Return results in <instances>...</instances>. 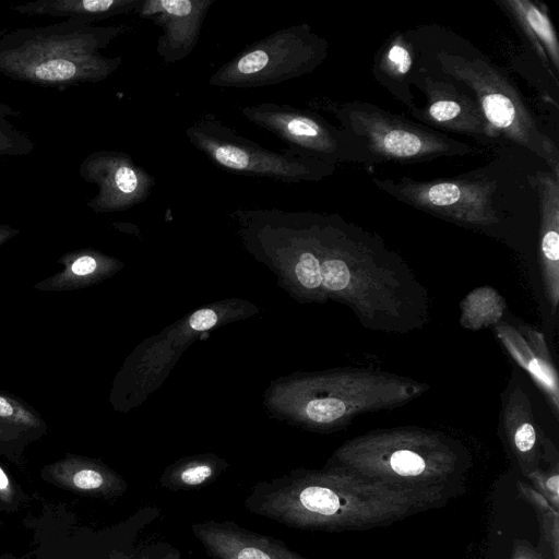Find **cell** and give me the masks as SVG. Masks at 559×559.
<instances>
[{
  "mask_svg": "<svg viewBox=\"0 0 559 559\" xmlns=\"http://www.w3.org/2000/svg\"><path fill=\"white\" fill-rule=\"evenodd\" d=\"M453 493L366 478L337 467L299 468L257 483L246 509L290 528L326 533L392 525L444 507Z\"/></svg>",
  "mask_w": 559,
  "mask_h": 559,
  "instance_id": "1",
  "label": "cell"
},
{
  "mask_svg": "<svg viewBox=\"0 0 559 559\" xmlns=\"http://www.w3.org/2000/svg\"><path fill=\"white\" fill-rule=\"evenodd\" d=\"M131 29L128 24L99 26L66 19L11 31L0 38V74L58 91L104 81L118 70L122 57H105L100 50Z\"/></svg>",
  "mask_w": 559,
  "mask_h": 559,
  "instance_id": "2",
  "label": "cell"
},
{
  "mask_svg": "<svg viewBox=\"0 0 559 559\" xmlns=\"http://www.w3.org/2000/svg\"><path fill=\"white\" fill-rule=\"evenodd\" d=\"M324 467H337L373 480L460 497L466 491L471 460L462 445L436 436L383 433L341 447Z\"/></svg>",
  "mask_w": 559,
  "mask_h": 559,
  "instance_id": "3",
  "label": "cell"
},
{
  "mask_svg": "<svg viewBox=\"0 0 559 559\" xmlns=\"http://www.w3.org/2000/svg\"><path fill=\"white\" fill-rule=\"evenodd\" d=\"M437 63L447 76L467 86L487 124L498 138H504L543 158L559 176V150L537 127L536 120L513 83L490 62L473 57L439 52Z\"/></svg>",
  "mask_w": 559,
  "mask_h": 559,
  "instance_id": "4",
  "label": "cell"
},
{
  "mask_svg": "<svg viewBox=\"0 0 559 559\" xmlns=\"http://www.w3.org/2000/svg\"><path fill=\"white\" fill-rule=\"evenodd\" d=\"M340 128L353 140L361 163L421 162L462 156L473 146L376 105L350 102L333 106Z\"/></svg>",
  "mask_w": 559,
  "mask_h": 559,
  "instance_id": "5",
  "label": "cell"
},
{
  "mask_svg": "<svg viewBox=\"0 0 559 559\" xmlns=\"http://www.w3.org/2000/svg\"><path fill=\"white\" fill-rule=\"evenodd\" d=\"M188 141L215 166L229 173L283 183L317 182L336 166L290 150L271 151L238 134L214 115L200 116L185 131Z\"/></svg>",
  "mask_w": 559,
  "mask_h": 559,
  "instance_id": "6",
  "label": "cell"
},
{
  "mask_svg": "<svg viewBox=\"0 0 559 559\" xmlns=\"http://www.w3.org/2000/svg\"><path fill=\"white\" fill-rule=\"evenodd\" d=\"M328 41L307 23L280 28L247 45L209 79L214 87L276 85L314 71L326 58Z\"/></svg>",
  "mask_w": 559,
  "mask_h": 559,
  "instance_id": "7",
  "label": "cell"
},
{
  "mask_svg": "<svg viewBox=\"0 0 559 559\" xmlns=\"http://www.w3.org/2000/svg\"><path fill=\"white\" fill-rule=\"evenodd\" d=\"M373 183L396 200L443 219L478 226L499 221L492 200L496 180L402 177L397 180L377 178Z\"/></svg>",
  "mask_w": 559,
  "mask_h": 559,
  "instance_id": "8",
  "label": "cell"
},
{
  "mask_svg": "<svg viewBox=\"0 0 559 559\" xmlns=\"http://www.w3.org/2000/svg\"><path fill=\"white\" fill-rule=\"evenodd\" d=\"M253 124L288 144V150L328 164L361 163L350 136L320 115L287 104L261 103L240 108Z\"/></svg>",
  "mask_w": 559,
  "mask_h": 559,
  "instance_id": "9",
  "label": "cell"
},
{
  "mask_svg": "<svg viewBox=\"0 0 559 559\" xmlns=\"http://www.w3.org/2000/svg\"><path fill=\"white\" fill-rule=\"evenodd\" d=\"M80 177L97 187L86 202L95 213L130 210L146 201L155 178L132 157L120 151L100 150L88 154L79 166Z\"/></svg>",
  "mask_w": 559,
  "mask_h": 559,
  "instance_id": "10",
  "label": "cell"
},
{
  "mask_svg": "<svg viewBox=\"0 0 559 559\" xmlns=\"http://www.w3.org/2000/svg\"><path fill=\"white\" fill-rule=\"evenodd\" d=\"M414 83L423 91L426 104L412 108L418 120L442 130L476 138L497 139L474 97L462 92L450 80L435 78L426 71L412 75Z\"/></svg>",
  "mask_w": 559,
  "mask_h": 559,
  "instance_id": "11",
  "label": "cell"
},
{
  "mask_svg": "<svg viewBox=\"0 0 559 559\" xmlns=\"http://www.w3.org/2000/svg\"><path fill=\"white\" fill-rule=\"evenodd\" d=\"M215 0H142L135 13L162 28L156 51L165 63L186 59L195 48Z\"/></svg>",
  "mask_w": 559,
  "mask_h": 559,
  "instance_id": "12",
  "label": "cell"
},
{
  "mask_svg": "<svg viewBox=\"0 0 559 559\" xmlns=\"http://www.w3.org/2000/svg\"><path fill=\"white\" fill-rule=\"evenodd\" d=\"M191 532L212 559H308L284 542L234 521L195 522Z\"/></svg>",
  "mask_w": 559,
  "mask_h": 559,
  "instance_id": "13",
  "label": "cell"
},
{
  "mask_svg": "<svg viewBox=\"0 0 559 559\" xmlns=\"http://www.w3.org/2000/svg\"><path fill=\"white\" fill-rule=\"evenodd\" d=\"M57 263L62 269L36 283V290L60 293L85 288L112 275L120 267L115 258L93 248L68 251L57 259Z\"/></svg>",
  "mask_w": 559,
  "mask_h": 559,
  "instance_id": "14",
  "label": "cell"
},
{
  "mask_svg": "<svg viewBox=\"0 0 559 559\" xmlns=\"http://www.w3.org/2000/svg\"><path fill=\"white\" fill-rule=\"evenodd\" d=\"M498 3L512 16L558 83L559 41L547 8L530 0H501Z\"/></svg>",
  "mask_w": 559,
  "mask_h": 559,
  "instance_id": "15",
  "label": "cell"
},
{
  "mask_svg": "<svg viewBox=\"0 0 559 559\" xmlns=\"http://www.w3.org/2000/svg\"><path fill=\"white\" fill-rule=\"evenodd\" d=\"M142 0H36L13 8L23 15L84 19L93 23L135 12Z\"/></svg>",
  "mask_w": 559,
  "mask_h": 559,
  "instance_id": "16",
  "label": "cell"
},
{
  "mask_svg": "<svg viewBox=\"0 0 559 559\" xmlns=\"http://www.w3.org/2000/svg\"><path fill=\"white\" fill-rule=\"evenodd\" d=\"M538 197L540 213V253L549 271H558L559 260V176L538 170L527 177Z\"/></svg>",
  "mask_w": 559,
  "mask_h": 559,
  "instance_id": "17",
  "label": "cell"
},
{
  "mask_svg": "<svg viewBox=\"0 0 559 559\" xmlns=\"http://www.w3.org/2000/svg\"><path fill=\"white\" fill-rule=\"evenodd\" d=\"M46 430L47 424L37 409L0 388V445H21Z\"/></svg>",
  "mask_w": 559,
  "mask_h": 559,
  "instance_id": "18",
  "label": "cell"
},
{
  "mask_svg": "<svg viewBox=\"0 0 559 559\" xmlns=\"http://www.w3.org/2000/svg\"><path fill=\"white\" fill-rule=\"evenodd\" d=\"M412 66L411 44L396 35L384 45L374 67L377 79L409 108L414 107L409 92Z\"/></svg>",
  "mask_w": 559,
  "mask_h": 559,
  "instance_id": "19",
  "label": "cell"
},
{
  "mask_svg": "<svg viewBox=\"0 0 559 559\" xmlns=\"http://www.w3.org/2000/svg\"><path fill=\"white\" fill-rule=\"evenodd\" d=\"M227 463L215 455L186 457L169 465L159 478L160 486L171 491L203 488L224 472Z\"/></svg>",
  "mask_w": 559,
  "mask_h": 559,
  "instance_id": "20",
  "label": "cell"
},
{
  "mask_svg": "<svg viewBox=\"0 0 559 559\" xmlns=\"http://www.w3.org/2000/svg\"><path fill=\"white\" fill-rule=\"evenodd\" d=\"M516 490L535 511L539 525V539L548 545L551 559H559V510L526 483L518 481Z\"/></svg>",
  "mask_w": 559,
  "mask_h": 559,
  "instance_id": "21",
  "label": "cell"
},
{
  "mask_svg": "<svg viewBox=\"0 0 559 559\" xmlns=\"http://www.w3.org/2000/svg\"><path fill=\"white\" fill-rule=\"evenodd\" d=\"M15 115L9 105L0 103V157L26 156L35 148L33 140L9 119Z\"/></svg>",
  "mask_w": 559,
  "mask_h": 559,
  "instance_id": "22",
  "label": "cell"
},
{
  "mask_svg": "<svg viewBox=\"0 0 559 559\" xmlns=\"http://www.w3.org/2000/svg\"><path fill=\"white\" fill-rule=\"evenodd\" d=\"M527 478L535 488L555 509L559 510V472L558 465L548 471L538 467Z\"/></svg>",
  "mask_w": 559,
  "mask_h": 559,
  "instance_id": "23",
  "label": "cell"
},
{
  "mask_svg": "<svg viewBox=\"0 0 559 559\" xmlns=\"http://www.w3.org/2000/svg\"><path fill=\"white\" fill-rule=\"evenodd\" d=\"M507 559H551L548 545L538 540L537 545L524 538H515Z\"/></svg>",
  "mask_w": 559,
  "mask_h": 559,
  "instance_id": "24",
  "label": "cell"
},
{
  "mask_svg": "<svg viewBox=\"0 0 559 559\" xmlns=\"http://www.w3.org/2000/svg\"><path fill=\"white\" fill-rule=\"evenodd\" d=\"M73 484L80 489H99L105 487L108 481L122 484L121 480L108 479L105 472L98 468L85 467L75 472L73 476Z\"/></svg>",
  "mask_w": 559,
  "mask_h": 559,
  "instance_id": "25",
  "label": "cell"
},
{
  "mask_svg": "<svg viewBox=\"0 0 559 559\" xmlns=\"http://www.w3.org/2000/svg\"><path fill=\"white\" fill-rule=\"evenodd\" d=\"M218 321V316L212 309L195 311L189 319V326L194 331H205L213 328Z\"/></svg>",
  "mask_w": 559,
  "mask_h": 559,
  "instance_id": "26",
  "label": "cell"
},
{
  "mask_svg": "<svg viewBox=\"0 0 559 559\" xmlns=\"http://www.w3.org/2000/svg\"><path fill=\"white\" fill-rule=\"evenodd\" d=\"M20 234V229L8 224H0V247Z\"/></svg>",
  "mask_w": 559,
  "mask_h": 559,
  "instance_id": "27",
  "label": "cell"
},
{
  "mask_svg": "<svg viewBox=\"0 0 559 559\" xmlns=\"http://www.w3.org/2000/svg\"><path fill=\"white\" fill-rule=\"evenodd\" d=\"M157 559H180V551L168 544H164Z\"/></svg>",
  "mask_w": 559,
  "mask_h": 559,
  "instance_id": "28",
  "label": "cell"
}]
</instances>
